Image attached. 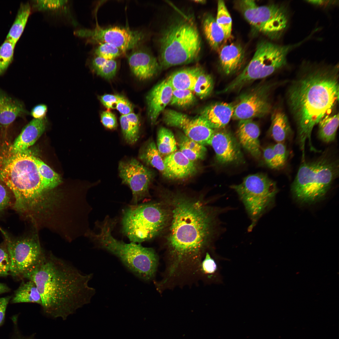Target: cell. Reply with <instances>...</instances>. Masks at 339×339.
Returning <instances> with one entry per match:
<instances>
[{
	"mask_svg": "<svg viewBox=\"0 0 339 339\" xmlns=\"http://www.w3.org/2000/svg\"><path fill=\"white\" fill-rule=\"evenodd\" d=\"M118 170L122 183L132 191L134 205L148 196L149 187L155 176L152 170L137 159L130 158L120 161Z\"/></svg>",
	"mask_w": 339,
	"mask_h": 339,
	"instance_id": "14",
	"label": "cell"
},
{
	"mask_svg": "<svg viewBox=\"0 0 339 339\" xmlns=\"http://www.w3.org/2000/svg\"><path fill=\"white\" fill-rule=\"evenodd\" d=\"M195 1V2H196V3H205V1H204V0H196V1Z\"/></svg>",
	"mask_w": 339,
	"mask_h": 339,
	"instance_id": "57",
	"label": "cell"
},
{
	"mask_svg": "<svg viewBox=\"0 0 339 339\" xmlns=\"http://www.w3.org/2000/svg\"><path fill=\"white\" fill-rule=\"evenodd\" d=\"M128 59L131 71L141 80L152 78L161 68L156 58L143 48L137 47L129 55Z\"/></svg>",
	"mask_w": 339,
	"mask_h": 339,
	"instance_id": "18",
	"label": "cell"
},
{
	"mask_svg": "<svg viewBox=\"0 0 339 339\" xmlns=\"http://www.w3.org/2000/svg\"><path fill=\"white\" fill-rule=\"evenodd\" d=\"M270 132L272 137L277 143H282L291 133L288 117L281 109H276L272 114Z\"/></svg>",
	"mask_w": 339,
	"mask_h": 339,
	"instance_id": "28",
	"label": "cell"
},
{
	"mask_svg": "<svg viewBox=\"0 0 339 339\" xmlns=\"http://www.w3.org/2000/svg\"><path fill=\"white\" fill-rule=\"evenodd\" d=\"M216 20L224 33L225 40L229 38L231 34L232 19L225 3L223 0L218 1Z\"/></svg>",
	"mask_w": 339,
	"mask_h": 339,
	"instance_id": "39",
	"label": "cell"
},
{
	"mask_svg": "<svg viewBox=\"0 0 339 339\" xmlns=\"http://www.w3.org/2000/svg\"><path fill=\"white\" fill-rule=\"evenodd\" d=\"M14 198L13 193L7 186L0 180V215L10 207H13Z\"/></svg>",
	"mask_w": 339,
	"mask_h": 339,
	"instance_id": "45",
	"label": "cell"
},
{
	"mask_svg": "<svg viewBox=\"0 0 339 339\" xmlns=\"http://www.w3.org/2000/svg\"><path fill=\"white\" fill-rule=\"evenodd\" d=\"M48 123L46 118H34L23 129L13 144L8 145L9 150L13 153H18L28 149L45 131Z\"/></svg>",
	"mask_w": 339,
	"mask_h": 339,
	"instance_id": "20",
	"label": "cell"
},
{
	"mask_svg": "<svg viewBox=\"0 0 339 339\" xmlns=\"http://www.w3.org/2000/svg\"><path fill=\"white\" fill-rule=\"evenodd\" d=\"M338 172V161L329 156L304 161L292 183V191L302 201H316L326 194Z\"/></svg>",
	"mask_w": 339,
	"mask_h": 339,
	"instance_id": "8",
	"label": "cell"
},
{
	"mask_svg": "<svg viewBox=\"0 0 339 339\" xmlns=\"http://www.w3.org/2000/svg\"><path fill=\"white\" fill-rule=\"evenodd\" d=\"M213 87L212 78L203 70L198 78L193 91L196 96L201 99H203L210 95Z\"/></svg>",
	"mask_w": 339,
	"mask_h": 339,
	"instance_id": "41",
	"label": "cell"
},
{
	"mask_svg": "<svg viewBox=\"0 0 339 339\" xmlns=\"http://www.w3.org/2000/svg\"><path fill=\"white\" fill-rule=\"evenodd\" d=\"M192 91L187 89H174L170 104L181 108H188L195 102Z\"/></svg>",
	"mask_w": 339,
	"mask_h": 339,
	"instance_id": "40",
	"label": "cell"
},
{
	"mask_svg": "<svg viewBox=\"0 0 339 339\" xmlns=\"http://www.w3.org/2000/svg\"><path fill=\"white\" fill-rule=\"evenodd\" d=\"M10 260L5 242L0 244V277L10 275Z\"/></svg>",
	"mask_w": 339,
	"mask_h": 339,
	"instance_id": "46",
	"label": "cell"
},
{
	"mask_svg": "<svg viewBox=\"0 0 339 339\" xmlns=\"http://www.w3.org/2000/svg\"><path fill=\"white\" fill-rule=\"evenodd\" d=\"M209 145L213 148L216 159L221 164L238 162L242 159L239 143L234 136L227 131L214 132Z\"/></svg>",
	"mask_w": 339,
	"mask_h": 339,
	"instance_id": "17",
	"label": "cell"
},
{
	"mask_svg": "<svg viewBox=\"0 0 339 339\" xmlns=\"http://www.w3.org/2000/svg\"><path fill=\"white\" fill-rule=\"evenodd\" d=\"M32 8L40 11L56 12L67 9V0L34 1Z\"/></svg>",
	"mask_w": 339,
	"mask_h": 339,
	"instance_id": "43",
	"label": "cell"
},
{
	"mask_svg": "<svg viewBox=\"0 0 339 339\" xmlns=\"http://www.w3.org/2000/svg\"><path fill=\"white\" fill-rule=\"evenodd\" d=\"M3 235L10 260V275L22 277L40 263L45 254L37 240L32 236H10L0 228Z\"/></svg>",
	"mask_w": 339,
	"mask_h": 339,
	"instance_id": "12",
	"label": "cell"
},
{
	"mask_svg": "<svg viewBox=\"0 0 339 339\" xmlns=\"http://www.w3.org/2000/svg\"><path fill=\"white\" fill-rule=\"evenodd\" d=\"M120 95L111 94H105L99 98L103 105L108 109H113L119 99Z\"/></svg>",
	"mask_w": 339,
	"mask_h": 339,
	"instance_id": "51",
	"label": "cell"
},
{
	"mask_svg": "<svg viewBox=\"0 0 339 339\" xmlns=\"http://www.w3.org/2000/svg\"><path fill=\"white\" fill-rule=\"evenodd\" d=\"M306 1L311 4L319 6H329L337 3L336 1L333 0H308Z\"/></svg>",
	"mask_w": 339,
	"mask_h": 339,
	"instance_id": "54",
	"label": "cell"
},
{
	"mask_svg": "<svg viewBox=\"0 0 339 339\" xmlns=\"http://www.w3.org/2000/svg\"><path fill=\"white\" fill-rule=\"evenodd\" d=\"M116 221L106 217L97 223L99 231L92 234L98 247L118 258L130 271L140 279L149 281L154 277L158 264V258L153 249L132 242L126 243L117 240L111 232Z\"/></svg>",
	"mask_w": 339,
	"mask_h": 339,
	"instance_id": "5",
	"label": "cell"
},
{
	"mask_svg": "<svg viewBox=\"0 0 339 339\" xmlns=\"http://www.w3.org/2000/svg\"><path fill=\"white\" fill-rule=\"evenodd\" d=\"M300 43L282 45L267 41L260 43L249 64L223 92L240 88L251 81L272 74L286 65L288 53Z\"/></svg>",
	"mask_w": 339,
	"mask_h": 339,
	"instance_id": "9",
	"label": "cell"
},
{
	"mask_svg": "<svg viewBox=\"0 0 339 339\" xmlns=\"http://www.w3.org/2000/svg\"><path fill=\"white\" fill-rule=\"evenodd\" d=\"M339 114L327 116L318 123V136L323 142L328 143L333 141L339 126Z\"/></svg>",
	"mask_w": 339,
	"mask_h": 339,
	"instance_id": "34",
	"label": "cell"
},
{
	"mask_svg": "<svg viewBox=\"0 0 339 339\" xmlns=\"http://www.w3.org/2000/svg\"><path fill=\"white\" fill-rule=\"evenodd\" d=\"M101 121L103 126L110 130L115 129L117 126V120L115 115L111 111H103L100 116Z\"/></svg>",
	"mask_w": 339,
	"mask_h": 339,
	"instance_id": "48",
	"label": "cell"
},
{
	"mask_svg": "<svg viewBox=\"0 0 339 339\" xmlns=\"http://www.w3.org/2000/svg\"><path fill=\"white\" fill-rule=\"evenodd\" d=\"M15 45L6 39L0 47V75L4 73L12 62Z\"/></svg>",
	"mask_w": 339,
	"mask_h": 339,
	"instance_id": "42",
	"label": "cell"
},
{
	"mask_svg": "<svg viewBox=\"0 0 339 339\" xmlns=\"http://www.w3.org/2000/svg\"><path fill=\"white\" fill-rule=\"evenodd\" d=\"M244 57V51L240 45L232 43L224 46L219 56L222 70L227 74L233 73L241 66Z\"/></svg>",
	"mask_w": 339,
	"mask_h": 339,
	"instance_id": "25",
	"label": "cell"
},
{
	"mask_svg": "<svg viewBox=\"0 0 339 339\" xmlns=\"http://www.w3.org/2000/svg\"><path fill=\"white\" fill-rule=\"evenodd\" d=\"M292 83L288 100L296 121L300 148L304 153L314 126L331 115L339 100V65L305 63Z\"/></svg>",
	"mask_w": 339,
	"mask_h": 339,
	"instance_id": "2",
	"label": "cell"
},
{
	"mask_svg": "<svg viewBox=\"0 0 339 339\" xmlns=\"http://www.w3.org/2000/svg\"><path fill=\"white\" fill-rule=\"evenodd\" d=\"M23 104L0 90V125L7 129L18 117L28 114Z\"/></svg>",
	"mask_w": 339,
	"mask_h": 339,
	"instance_id": "24",
	"label": "cell"
},
{
	"mask_svg": "<svg viewBox=\"0 0 339 339\" xmlns=\"http://www.w3.org/2000/svg\"><path fill=\"white\" fill-rule=\"evenodd\" d=\"M201 39L192 20L180 19L170 24L160 40V68H167L194 62L201 49Z\"/></svg>",
	"mask_w": 339,
	"mask_h": 339,
	"instance_id": "6",
	"label": "cell"
},
{
	"mask_svg": "<svg viewBox=\"0 0 339 339\" xmlns=\"http://www.w3.org/2000/svg\"><path fill=\"white\" fill-rule=\"evenodd\" d=\"M35 160L44 191L53 189L60 183L61 178L58 174L39 158L35 156Z\"/></svg>",
	"mask_w": 339,
	"mask_h": 339,
	"instance_id": "35",
	"label": "cell"
},
{
	"mask_svg": "<svg viewBox=\"0 0 339 339\" xmlns=\"http://www.w3.org/2000/svg\"><path fill=\"white\" fill-rule=\"evenodd\" d=\"M120 121L124 139L129 144H135L139 137L140 121L138 115L133 112L122 115Z\"/></svg>",
	"mask_w": 339,
	"mask_h": 339,
	"instance_id": "29",
	"label": "cell"
},
{
	"mask_svg": "<svg viewBox=\"0 0 339 339\" xmlns=\"http://www.w3.org/2000/svg\"><path fill=\"white\" fill-rule=\"evenodd\" d=\"M138 158L146 165L157 169L167 178L163 159L153 140L149 139L141 146L138 152Z\"/></svg>",
	"mask_w": 339,
	"mask_h": 339,
	"instance_id": "27",
	"label": "cell"
},
{
	"mask_svg": "<svg viewBox=\"0 0 339 339\" xmlns=\"http://www.w3.org/2000/svg\"><path fill=\"white\" fill-rule=\"evenodd\" d=\"M163 160L168 178L184 179L190 177L196 172L194 162L179 150L165 157Z\"/></svg>",
	"mask_w": 339,
	"mask_h": 339,
	"instance_id": "21",
	"label": "cell"
},
{
	"mask_svg": "<svg viewBox=\"0 0 339 339\" xmlns=\"http://www.w3.org/2000/svg\"><path fill=\"white\" fill-rule=\"evenodd\" d=\"M31 9V5L29 3L21 4L6 39L16 44L23 31Z\"/></svg>",
	"mask_w": 339,
	"mask_h": 339,
	"instance_id": "32",
	"label": "cell"
},
{
	"mask_svg": "<svg viewBox=\"0 0 339 339\" xmlns=\"http://www.w3.org/2000/svg\"><path fill=\"white\" fill-rule=\"evenodd\" d=\"M204 34L213 49H217L225 40L224 33L217 24L216 19L210 14L206 15L202 22Z\"/></svg>",
	"mask_w": 339,
	"mask_h": 339,
	"instance_id": "31",
	"label": "cell"
},
{
	"mask_svg": "<svg viewBox=\"0 0 339 339\" xmlns=\"http://www.w3.org/2000/svg\"><path fill=\"white\" fill-rule=\"evenodd\" d=\"M13 339H33L32 337H25L20 336H17Z\"/></svg>",
	"mask_w": 339,
	"mask_h": 339,
	"instance_id": "56",
	"label": "cell"
},
{
	"mask_svg": "<svg viewBox=\"0 0 339 339\" xmlns=\"http://www.w3.org/2000/svg\"><path fill=\"white\" fill-rule=\"evenodd\" d=\"M90 65L98 75L108 79L115 76L117 69L115 60H106L96 56L91 59Z\"/></svg>",
	"mask_w": 339,
	"mask_h": 339,
	"instance_id": "37",
	"label": "cell"
},
{
	"mask_svg": "<svg viewBox=\"0 0 339 339\" xmlns=\"http://www.w3.org/2000/svg\"><path fill=\"white\" fill-rule=\"evenodd\" d=\"M278 169L285 164L287 157L285 146L282 143H278L273 146Z\"/></svg>",
	"mask_w": 339,
	"mask_h": 339,
	"instance_id": "47",
	"label": "cell"
},
{
	"mask_svg": "<svg viewBox=\"0 0 339 339\" xmlns=\"http://www.w3.org/2000/svg\"><path fill=\"white\" fill-rule=\"evenodd\" d=\"M35 157L28 149L13 153L8 144L0 146V180L13 194V208L26 218L34 213L44 191Z\"/></svg>",
	"mask_w": 339,
	"mask_h": 339,
	"instance_id": "4",
	"label": "cell"
},
{
	"mask_svg": "<svg viewBox=\"0 0 339 339\" xmlns=\"http://www.w3.org/2000/svg\"><path fill=\"white\" fill-rule=\"evenodd\" d=\"M162 193V202L170 213L166 244L167 276L170 278L199 265L218 232L220 211L201 199L179 193Z\"/></svg>",
	"mask_w": 339,
	"mask_h": 339,
	"instance_id": "1",
	"label": "cell"
},
{
	"mask_svg": "<svg viewBox=\"0 0 339 339\" xmlns=\"http://www.w3.org/2000/svg\"><path fill=\"white\" fill-rule=\"evenodd\" d=\"M93 274L83 273L51 253L23 277L33 282L40 296L43 312L54 318L65 319L90 303L95 293L88 285Z\"/></svg>",
	"mask_w": 339,
	"mask_h": 339,
	"instance_id": "3",
	"label": "cell"
},
{
	"mask_svg": "<svg viewBox=\"0 0 339 339\" xmlns=\"http://www.w3.org/2000/svg\"><path fill=\"white\" fill-rule=\"evenodd\" d=\"M11 299L12 304L32 303L41 304L40 296L36 286L29 280L22 282Z\"/></svg>",
	"mask_w": 339,
	"mask_h": 339,
	"instance_id": "30",
	"label": "cell"
},
{
	"mask_svg": "<svg viewBox=\"0 0 339 339\" xmlns=\"http://www.w3.org/2000/svg\"><path fill=\"white\" fill-rule=\"evenodd\" d=\"M11 299L10 296L0 298V326L4 322L7 307Z\"/></svg>",
	"mask_w": 339,
	"mask_h": 339,
	"instance_id": "53",
	"label": "cell"
},
{
	"mask_svg": "<svg viewBox=\"0 0 339 339\" xmlns=\"http://www.w3.org/2000/svg\"><path fill=\"white\" fill-rule=\"evenodd\" d=\"M237 5L247 21L260 32L279 38L288 27L289 15L283 5L259 6L252 0L239 1Z\"/></svg>",
	"mask_w": 339,
	"mask_h": 339,
	"instance_id": "11",
	"label": "cell"
},
{
	"mask_svg": "<svg viewBox=\"0 0 339 339\" xmlns=\"http://www.w3.org/2000/svg\"><path fill=\"white\" fill-rule=\"evenodd\" d=\"M221 258L212 257L209 253H206L204 259L201 264V267L203 273L208 276V278L212 282L218 284L223 282L222 276L220 273L221 267L219 265Z\"/></svg>",
	"mask_w": 339,
	"mask_h": 339,
	"instance_id": "38",
	"label": "cell"
},
{
	"mask_svg": "<svg viewBox=\"0 0 339 339\" xmlns=\"http://www.w3.org/2000/svg\"><path fill=\"white\" fill-rule=\"evenodd\" d=\"M115 108L122 115H126L132 112L133 107L131 103L125 98L120 95L116 105Z\"/></svg>",
	"mask_w": 339,
	"mask_h": 339,
	"instance_id": "49",
	"label": "cell"
},
{
	"mask_svg": "<svg viewBox=\"0 0 339 339\" xmlns=\"http://www.w3.org/2000/svg\"><path fill=\"white\" fill-rule=\"evenodd\" d=\"M231 188L237 193L251 222V231L272 204L277 190L276 183L266 175L256 174L245 177L242 182Z\"/></svg>",
	"mask_w": 339,
	"mask_h": 339,
	"instance_id": "10",
	"label": "cell"
},
{
	"mask_svg": "<svg viewBox=\"0 0 339 339\" xmlns=\"http://www.w3.org/2000/svg\"><path fill=\"white\" fill-rule=\"evenodd\" d=\"M234 105L231 103L218 102L204 108L200 116L213 129L223 128L229 122L234 112Z\"/></svg>",
	"mask_w": 339,
	"mask_h": 339,
	"instance_id": "23",
	"label": "cell"
},
{
	"mask_svg": "<svg viewBox=\"0 0 339 339\" xmlns=\"http://www.w3.org/2000/svg\"><path fill=\"white\" fill-rule=\"evenodd\" d=\"M157 147L162 157H165L177 151V143L172 132L164 127L159 130L157 136Z\"/></svg>",
	"mask_w": 339,
	"mask_h": 339,
	"instance_id": "36",
	"label": "cell"
},
{
	"mask_svg": "<svg viewBox=\"0 0 339 339\" xmlns=\"http://www.w3.org/2000/svg\"><path fill=\"white\" fill-rule=\"evenodd\" d=\"M74 33L78 36L88 38L93 42L110 44L123 53L137 47L144 38V35L142 31L118 26L106 28L98 27L92 30L80 29Z\"/></svg>",
	"mask_w": 339,
	"mask_h": 339,
	"instance_id": "13",
	"label": "cell"
},
{
	"mask_svg": "<svg viewBox=\"0 0 339 339\" xmlns=\"http://www.w3.org/2000/svg\"><path fill=\"white\" fill-rule=\"evenodd\" d=\"M173 89L167 78L156 85L146 97L148 114L151 123L154 124L171 100Z\"/></svg>",
	"mask_w": 339,
	"mask_h": 339,
	"instance_id": "19",
	"label": "cell"
},
{
	"mask_svg": "<svg viewBox=\"0 0 339 339\" xmlns=\"http://www.w3.org/2000/svg\"><path fill=\"white\" fill-rule=\"evenodd\" d=\"M47 107L45 104H39L35 106L32 109L31 115L34 119H42L46 117Z\"/></svg>",
	"mask_w": 339,
	"mask_h": 339,
	"instance_id": "52",
	"label": "cell"
},
{
	"mask_svg": "<svg viewBox=\"0 0 339 339\" xmlns=\"http://www.w3.org/2000/svg\"><path fill=\"white\" fill-rule=\"evenodd\" d=\"M170 218L169 209L162 202L134 204L123 212L122 231L132 242L141 243L160 234Z\"/></svg>",
	"mask_w": 339,
	"mask_h": 339,
	"instance_id": "7",
	"label": "cell"
},
{
	"mask_svg": "<svg viewBox=\"0 0 339 339\" xmlns=\"http://www.w3.org/2000/svg\"><path fill=\"white\" fill-rule=\"evenodd\" d=\"M163 112V121L166 124L181 129L186 136L200 144L209 145L214 131L201 116L192 117L171 109Z\"/></svg>",
	"mask_w": 339,
	"mask_h": 339,
	"instance_id": "15",
	"label": "cell"
},
{
	"mask_svg": "<svg viewBox=\"0 0 339 339\" xmlns=\"http://www.w3.org/2000/svg\"><path fill=\"white\" fill-rule=\"evenodd\" d=\"M10 288L5 284L0 282V294L9 292Z\"/></svg>",
	"mask_w": 339,
	"mask_h": 339,
	"instance_id": "55",
	"label": "cell"
},
{
	"mask_svg": "<svg viewBox=\"0 0 339 339\" xmlns=\"http://www.w3.org/2000/svg\"><path fill=\"white\" fill-rule=\"evenodd\" d=\"M203 70L199 67L176 71L167 78L173 89H187L193 91L198 77Z\"/></svg>",
	"mask_w": 339,
	"mask_h": 339,
	"instance_id": "26",
	"label": "cell"
},
{
	"mask_svg": "<svg viewBox=\"0 0 339 339\" xmlns=\"http://www.w3.org/2000/svg\"><path fill=\"white\" fill-rule=\"evenodd\" d=\"M99 44L94 50L95 56L106 60H114L123 53L119 49L110 44L107 43Z\"/></svg>",
	"mask_w": 339,
	"mask_h": 339,
	"instance_id": "44",
	"label": "cell"
},
{
	"mask_svg": "<svg viewBox=\"0 0 339 339\" xmlns=\"http://www.w3.org/2000/svg\"><path fill=\"white\" fill-rule=\"evenodd\" d=\"M179 151L191 161L194 162L205 157L207 149L205 147L184 135H180L179 141Z\"/></svg>",
	"mask_w": 339,
	"mask_h": 339,
	"instance_id": "33",
	"label": "cell"
},
{
	"mask_svg": "<svg viewBox=\"0 0 339 339\" xmlns=\"http://www.w3.org/2000/svg\"><path fill=\"white\" fill-rule=\"evenodd\" d=\"M269 85L258 86L243 95L234 105L232 117L239 120L262 117L268 114L271 106Z\"/></svg>",
	"mask_w": 339,
	"mask_h": 339,
	"instance_id": "16",
	"label": "cell"
},
{
	"mask_svg": "<svg viewBox=\"0 0 339 339\" xmlns=\"http://www.w3.org/2000/svg\"><path fill=\"white\" fill-rule=\"evenodd\" d=\"M263 157L265 161L270 167L278 169L273 146L267 147L263 150Z\"/></svg>",
	"mask_w": 339,
	"mask_h": 339,
	"instance_id": "50",
	"label": "cell"
},
{
	"mask_svg": "<svg viewBox=\"0 0 339 339\" xmlns=\"http://www.w3.org/2000/svg\"><path fill=\"white\" fill-rule=\"evenodd\" d=\"M239 121L237 134L240 143L252 156L259 157L261 151L258 126L252 119Z\"/></svg>",
	"mask_w": 339,
	"mask_h": 339,
	"instance_id": "22",
	"label": "cell"
}]
</instances>
